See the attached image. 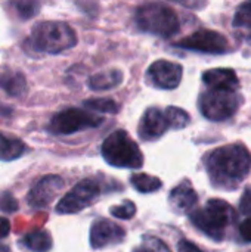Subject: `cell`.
<instances>
[{"mask_svg":"<svg viewBox=\"0 0 251 252\" xmlns=\"http://www.w3.org/2000/svg\"><path fill=\"white\" fill-rule=\"evenodd\" d=\"M124 229L107 219H98L90 227V245L95 250L117 245L124 241Z\"/></svg>","mask_w":251,"mask_h":252,"instance_id":"12","label":"cell"},{"mask_svg":"<svg viewBox=\"0 0 251 252\" xmlns=\"http://www.w3.org/2000/svg\"><path fill=\"white\" fill-rule=\"evenodd\" d=\"M241 102L234 90H209L200 97V111L210 121H225L235 115Z\"/></svg>","mask_w":251,"mask_h":252,"instance_id":"6","label":"cell"},{"mask_svg":"<svg viewBox=\"0 0 251 252\" xmlns=\"http://www.w3.org/2000/svg\"><path fill=\"white\" fill-rule=\"evenodd\" d=\"M101 152L104 159L117 168H141L143 164V155L138 143L124 130L111 133L104 140Z\"/></svg>","mask_w":251,"mask_h":252,"instance_id":"5","label":"cell"},{"mask_svg":"<svg viewBox=\"0 0 251 252\" xmlns=\"http://www.w3.org/2000/svg\"><path fill=\"white\" fill-rule=\"evenodd\" d=\"M169 128V124L166 121L164 112L158 108H148L139 123V137L142 140L151 142L160 139L166 130Z\"/></svg>","mask_w":251,"mask_h":252,"instance_id":"13","label":"cell"},{"mask_svg":"<svg viewBox=\"0 0 251 252\" xmlns=\"http://www.w3.org/2000/svg\"><path fill=\"white\" fill-rule=\"evenodd\" d=\"M123 80V72L120 69H107L93 74L89 78V87L96 92H104V90H111L117 87Z\"/></svg>","mask_w":251,"mask_h":252,"instance_id":"17","label":"cell"},{"mask_svg":"<svg viewBox=\"0 0 251 252\" xmlns=\"http://www.w3.org/2000/svg\"><path fill=\"white\" fill-rule=\"evenodd\" d=\"M182 66L179 63L166 61V59H160L155 61L149 69H148V78L151 80V83L158 87V89H164V90H172L176 89L182 80Z\"/></svg>","mask_w":251,"mask_h":252,"instance_id":"11","label":"cell"},{"mask_svg":"<svg viewBox=\"0 0 251 252\" xmlns=\"http://www.w3.org/2000/svg\"><path fill=\"white\" fill-rule=\"evenodd\" d=\"M24 244L33 252H47L52 248V236L46 230H34L25 235Z\"/></svg>","mask_w":251,"mask_h":252,"instance_id":"20","label":"cell"},{"mask_svg":"<svg viewBox=\"0 0 251 252\" xmlns=\"http://www.w3.org/2000/svg\"><path fill=\"white\" fill-rule=\"evenodd\" d=\"M10 232V223L7 219L4 217H0V239L6 238Z\"/></svg>","mask_w":251,"mask_h":252,"instance_id":"30","label":"cell"},{"mask_svg":"<svg viewBox=\"0 0 251 252\" xmlns=\"http://www.w3.org/2000/svg\"><path fill=\"white\" fill-rule=\"evenodd\" d=\"M28 44L38 53L56 55L72 49L77 44V35L65 22L43 21L31 30Z\"/></svg>","mask_w":251,"mask_h":252,"instance_id":"2","label":"cell"},{"mask_svg":"<svg viewBox=\"0 0 251 252\" xmlns=\"http://www.w3.org/2000/svg\"><path fill=\"white\" fill-rule=\"evenodd\" d=\"M27 148L21 139L0 131V161H13L25 154Z\"/></svg>","mask_w":251,"mask_h":252,"instance_id":"18","label":"cell"},{"mask_svg":"<svg viewBox=\"0 0 251 252\" xmlns=\"http://www.w3.org/2000/svg\"><path fill=\"white\" fill-rule=\"evenodd\" d=\"M133 252H154L149 247H146V245H143V247H139V248H136Z\"/></svg>","mask_w":251,"mask_h":252,"instance_id":"31","label":"cell"},{"mask_svg":"<svg viewBox=\"0 0 251 252\" xmlns=\"http://www.w3.org/2000/svg\"><path fill=\"white\" fill-rule=\"evenodd\" d=\"M101 188L93 179H84L78 182L68 193H65L56 204L58 214H77L81 210L90 207L99 196Z\"/></svg>","mask_w":251,"mask_h":252,"instance_id":"8","label":"cell"},{"mask_svg":"<svg viewBox=\"0 0 251 252\" xmlns=\"http://www.w3.org/2000/svg\"><path fill=\"white\" fill-rule=\"evenodd\" d=\"M189 217L203 233L215 241H222L226 229L235 221V211L223 199H210L203 208L194 210Z\"/></svg>","mask_w":251,"mask_h":252,"instance_id":"3","label":"cell"},{"mask_svg":"<svg viewBox=\"0 0 251 252\" xmlns=\"http://www.w3.org/2000/svg\"><path fill=\"white\" fill-rule=\"evenodd\" d=\"M130 183L132 186L141 192V193H152V192H157L160 188H161V180L158 177H154V176H149V174H133L132 179H130Z\"/></svg>","mask_w":251,"mask_h":252,"instance_id":"21","label":"cell"},{"mask_svg":"<svg viewBox=\"0 0 251 252\" xmlns=\"http://www.w3.org/2000/svg\"><path fill=\"white\" fill-rule=\"evenodd\" d=\"M136 213V205L132 201H126L121 205H115L111 208V214L121 220H130Z\"/></svg>","mask_w":251,"mask_h":252,"instance_id":"25","label":"cell"},{"mask_svg":"<svg viewBox=\"0 0 251 252\" xmlns=\"http://www.w3.org/2000/svg\"><path fill=\"white\" fill-rule=\"evenodd\" d=\"M240 235L246 242L251 244V217H249L247 220H244L240 224Z\"/></svg>","mask_w":251,"mask_h":252,"instance_id":"28","label":"cell"},{"mask_svg":"<svg viewBox=\"0 0 251 252\" xmlns=\"http://www.w3.org/2000/svg\"><path fill=\"white\" fill-rule=\"evenodd\" d=\"M170 205L172 208L179 213V214H183V213H192L194 208L197 207V202H198V196L194 190V188L191 186L189 182H182L180 185H178L172 192H170Z\"/></svg>","mask_w":251,"mask_h":252,"instance_id":"14","label":"cell"},{"mask_svg":"<svg viewBox=\"0 0 251 252\" xmlns=\"http://www.w3.org/2000/svg\"><path fill=\"white\" fill-rule=\"evenodd\" d=\"M166 121L169 124V127H173L176 130L185 128L189 124V114L178 106H169L164 112Z\"/></svg>","mask_w":251,"mask_h":252,"instance_id":"22","label":"cell"},{"mask_svg":"<svg viewBox=\"0 0 251 252\" xmlns=\"http://www.w3.org/2000/svg\"><path fill=\"white\" fill-rule=\"evenodd\" d=\"M178 47L203 52V53H225L228 50V40L223 34L212 30H198L194 34L179 40Z\"/></svg>","mask_w":251,"mask_h":252,"instance_id":"9","label":"cell"},{"mask_svg":"<svg viewBox=\"0 0 251 252\" xmlns=\"http://www.w3.org/2000/svg\"><path fill=\"white\" fill-rule=\"evenodd\" d=\"M83 105L89 109H93V111H98V112H102V114H117L120 106L115 100L112 99H87L83 102Z\"/></svg>","mask_w":251,"mask_h":252,"instance_id":"23","label":"cell"},{"mask_svg":"<svg viewBox=\"0 0 251 252\" xmlns=\"http://www.w3.org/2000/svg\"><path fill=\"white\" fill-rule=\"evenodd\" d=\"M102 124V118L78 108H68L58 112L49 124L53 134H72L86 128H95Z\"/></svg>","mask_w":251,"mask_h":252,"instance_id":"7","label":"cell"},{"mask_svg":"<svg viewBox=\"0 0 251 252\" xmlns=\"http://www.w3.org/2000/svg\"><path fill=\"white\" fill-rule=\"evenodd\" d=\"M232 24L238 37L251 44V1L238 7Z\"/></svg>","mask_w":251,"mask_h":252,"instance_id":"19","label":"cell"},{"mask_svg":"<svg viewBox=\"0 0 251 252\" xmlns=\"http://www.w3.org/2000/svg\"><path fill=\"white\" fill-rule=\"evenodd\" d=\"M135 19L139 30L164 38L175 35L180 28L176 12L170 6L158 1L141 4L136 9Z\"/></svg>","mask_w":251,"mask_h":252,"instance_id":"4","label":"cell"},{"mask_svg":"<svg viewBox=\"0 0 251 252\" xmlns=\"http://www.w3.org/2000/svg\"><path fill=\"white\" fill-rule=\"evenodd\" d=\"M240 210L243 214L246 216H251V189H247L241 198V202H240Z\"/></svg>","mask_w":251,"mask_h":252,"instance_id":"27","label":"cell"},{"mask_svg":"<svg viewBox=\"0 0 251 252\" xmlns=\"http://www.w3.org/2000/svg\"><path fill=\"white\" fill-rule=\"evenodd\" d=\"M0 208L6 213H13L18 210V202L10 193H3L0 198Z\"/></svg>","mask_w":251,"mask_h":252,"instance_id":"26","label":"cell"},{"mask_svg":"<svg viewBox=\"0 0 251 252\" xmlns=\"http://www.w3.org/2000/svg\"><path fill=\"white\" fill-rule=\"evenodd\" d=\"M0 89L9 96H21L27 90V80L22 72L10 68H0Z\"/></svg>","mask_w":251,"mask_h":252,"instance_id":"16","label":"cell"},{"mask_svg":"<svg viewBox=\"0 0 251 252\" xmlns=\"http://www.w3.org/2000/svg\"><path fill=\"white\" fill-rule=\"evenodd\" d=\"M0 252H10V250L4 245H0Z\"/></svg>","mask_w":251,"mask_h":252,"instance_id":"32","label":"cell"},{"mask_svg":"<svg viewBox=\"0 0 251 252\" xmlns=\"http://www.w3.org/2000/svg\"><path fill=\"white\" fill-rule=\"evenodd\" d=\"M203 81L210 90H237L238 77L231 68H215L203 74Z\"/></svg>","mask_w":251,"mask_h":252,"instance_id":"15","label":"cell"},{"mask_svg":"<svg viewBox=\"0 0 251 252\" xmlns=\"http://www.w3.org/2000/svg\"><path fill=\"white\" fill-rule=\"evenodd\" d=\"M64 188V180L59 176H44L30 190L27 201L33 210H43L49 207Z\"/></svg>","mask_w":251,"mask_h":252,"instance_id":"10","label":"cell"},{"mask_svg":"<svg viewBox=\"0 0 251 252\" xmlns=\"http://www.w3.org/2000/svg\"><path fill=\"white\" fill-rule=\"evenodd\" d=\"M206 168L215 188L235 190L250 174V151L241 143L222 146L207 157Z\"/></svg>","mask_w":251,"mask_h":252,"instance_id":"1","label":"cell"},{"mask_svg":"<svg viewBox=\"0 0 251 252\" xmlns=\"http://www.w3.org/2000/svg\"><path fill=\"white\" fill-rule=\"evenodd\" d=\"M178 252H204V251H201L195 244H192V242H189V241H186V239H182V241H179V244H178Z\"/></svg>","mask_w":251,"mask_h":252,"instance_id":"29","label":"cell"},{"mask_svg":"<svg viewBox=\"0 0 251 252\" xmlns=\"http://www.w3.org/2000/svg\"><path fill=\"white\" fill-rule=\"evenodd\" d=\"M13 7L16 9V13L22 19H30V18H33L38 12L40 4L36 3V1H15Z\"/></svg>","mask_w":251,"mask_h":252,"instance_id":"24","label":"cell"}]
</instances>
